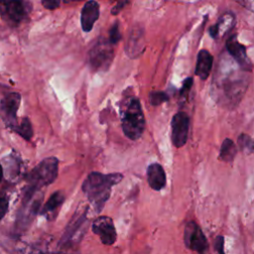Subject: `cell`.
<instances>
[{
  "mask_svg": "<svg viewBox=\"0 0 254 254\" xmlns=\"http://www.w3.org/2000/svg\"><path fill=\"white\" fill-rule=\"evenodd\" d=\"M149 100H150V103L154 106H157V105H160L162 104L163 102H166L169 100V96L166 92L164 91H160V90H156V91H152L150 92V95H149Z\"/></svg>",
  "mask_w": 254,
  "mask_h": 254,
  "instance_id": "21",
  "label": "cell"
},
{
  "mask_svg": "<svg viewBox=\"0 0 254 254\" xmlns=\"http://www.w3.org/2000/svg\"><path fill=\"white\" fill-rule=\"evenodd\" d=\"M13 131H15L21 137H23L25 140H28V141L33 137L32 124H31V121L29 120V118H27V117L23 118L21 123L17 124V126L15 127V129Z\"/></svg>",
  "mask_w": 254,
  "mask_h": 254,
  "instance_id": "19",
  "label": "cell"
},
{
  "mask_svg": "<svg viewBox=\"0 0 254 254\" xmlns=\"http://www.w3.org/2000/svg\"><path fill=\"white\" fill-rule=\"evenodd\" d=\"M184 242L187 248L195 251L198 254H204L208 248L205 235L194 221H189L186 224L184 230Z\"/></svg>",
  "mask_w": 254,
  "mask_h": 254,
  "instance_id": "7",
  "label": "cell"
},
{
  "mask_svg": "<svg viewBox=\"0 0 254 254\" xmlns=\"http://www.w3.org/2000/svg\"><path fill=\"white\" fill-rule=\"evenodd\" d=\"M121 127L127 138L138 140L145 129V117L139 99L134 95L124 97L120 106Z\"/></svg>",
  "mask_w": 254,
  "mask_h": 254,
  "instance_id": "3",
  "label": "cell"
},
{
  "mask_svg": "<svg viewBox=\"0 0 254 254\" xmlns=\"http://www.w3.org/2000/svg\"><path fill=\"white\" fill-rule=\"evenodd\" d=\"M59 160L49 157L40 162L26 177L28 188L26 190L37 192L41 188L51 185L58 177Z\"/></svg>",
  "mask_w": 254,
  "mask_h": 254,
  "instance_id": "4",
  "label": "cell"
},
{
  "mask_svg": "<svg viewBox=\"0 0 254 254\" xmlns=\"http://www.w3.org/2000/svg\"><path fill=\"white\" fill-rule=\"evenodd\" d=\"M114 52L108 40H98L88 53V64L95 70H107L113 61Z\"/></svg>",
  "mask_w": 254,
  "mask_h": 254,
  "instance_id": "6",
  "label": "cell"
},
{
  "mask_svg": "<svg viewBox=\"0 0 254 254\" xmlns=\"http://www.w3.org/2000/svg\"><path fill=\"white\" fill-rule=\"evenodd\" d=\"M192 77H187L184 82H183V86L180 90V98L181 99H186L188 96H189V93H190V90L192 86Z\"/></svg>",
  "mask_w": 254,
  "mask_h": 254,
  "instance_id": "23",
  "label": "cell"
},
{
  "mask_svg": "<svg viewBox=\"0 0 254 254\" xmlns=\"http://www.w3.org/2000/svg\"><path fill=\"white\" fill-rule=\"evenodd\" d=\"M147 180L154 190H161L166 186V174L163 167L158 163L149 165L147 169Z\"/></svg>",
  "mask_w": 254,
  "mask_h": 254,
  "instance_id": "16",
  "label": "cell"
},
{
  "mask_svg": "<svg viewBox=\"0 0 254 254\" xmlns=\"http://www.w3.org/2000/svg\"><path fill=\"white\" fill-rule=\"evenodd\" d=\"M237 153V148L235 143L231 140L226 138L220 147V152H219V159L224 161V162H232L233 159L235 158V155Z\"/></svg>",
  "mask_w": 254,
  "mask_h": 254,
  "instance_id": "18",
  "label": "cell"
},
{
  "mask_svg": "<svg viewBox=\"0 0 254 254\" xmlns=\"http://www.w3.org/2000/svg\"><path fill=\"white\" fill-rule=\"evenodd\" d=\"M64 201V194L62 190H58L54 192L50 196L48 201L44 204L41 210V214L44 215L48 220H54L57 217L59 210L63 205Z\"/></svg>",
  "mask_w": 254,
  "mask_h": 254,
  "instance_id": "15",
  "label": "cell"
},
{
  "mask_svg": "<svg viewBox=\"0 0 254 254\" xmlns=\"http://www.w3.org/2000/svg\"><path fill=\"white\" fill-rule=\"evenodd\" d=\"M8 209V198L5 195H0V220L4 217Z\"/></svg>",
  "mask_w": 254,
  "mask_h": 254,
  "instance_id": "25",
  "label": "cell"
},
{
  "mask_svg": "<svg viewBox=\"0 0 254 254\" xmlns=\"http://www.w3.org/2000/svg\"><path fill=\"white\" fill-rule=\"evenodd\" d=\"M31 5L24 1H0V15L9 24L21 23L29 14Z\"/></svg>",
  "mask_w": 254,
  "mask_h": 254,
  "instance_id": "8",
  "label": "cell"
},
{
  "mask_svg": "<svg viewBox=\"0 0 254 254\" xmlns=\"http://www.w3.org/2000/svg\"><path fill=\"white\" fill-rule=\"evenodd\" d=\"M219 66L220 70L213 76L212 89H215V93L224 104H237L247 89V76L244 72L236 70L232 64H227V67L221 64Z\"/></svg>",
  "mask_w": 254,
  "mask_h": 254,
  "instance_id": "1",
  "label": "cell"
},
{
  "mask_svg": "<svg viewBox=\"0 0 254 254\" xmlns=\"http://www.w3.org/2000/svg\"><path fill=\"white\" fill-rule=\"evenodd\" d=\"M235 25V15L232 12L224 13L216 22V24L212 25L208 33L211 38L219 39L223 37L226 33H228Z\"/></svg>",
  "mask_w": 254,
  "mask_h": 254,
  "instance_id": "14",
  "label": "cell"
},
{
  "mask_svg": "<svg viewBox=\"0 0 254 254\" xmlns=\"http://www.w3.org/2000/svg\"><path fill=\"white\" fill-rule=\"evenodd\" d=\"M21 102V95L17 92L6 94L0 103V117L5 125L12 130L17 126V111Z\"/></svg>",
  "mask_w": 254,
  "mask_h": 254,
  "instance_id": "9",
  "label": "cell"
},
{
  "mask_svg": "<svg viewBox=\"0 0 254 254\" xmlns=\"http://www.w3.org/2000/svg\"><path fill=\"white\" fill-rule=\"evenodd\" d=\"M87 211L88 207L82 211H76L73 214L60 240L59 245L62 248L72 247L79 243L88 223Z\"/></svg>",
  "mask_w": 254,
  "mask_h": 254,
  "instance_id": "5",
  "label": "cell"
},
{
  "mask_svg": "<svg viewBox=\"0 0 254 254\" xmlns=\"http://www.w3.org/2000/svg\"><path fill=\"white\" fill-rule=\"evenodd\" d=\"M60 1H56V0H44L42 1V5L46 8V9H50V10H54L56 8H58L60 6Z\"/></svg>",
  "mask_w": 254,
  "mask_h": 254,
  "instance_id": "26",
  "label": "cell"
},
{
  "mask_svg": "<svg viewBox=\"0 0 254 254\" xmlns=\"http://www.w3.org/2000/svg\"><path fill=\"white\" fill-rule=\"evenodd\" d=\"M91 230L104 245H112L116 241V229L112 218L109 216L101 215L95 218L91 224Z\"/></svg>",
  "mask_w": 254,
  "mask_h": 254,
  "instance_id": "11",
  "label": "cell"
},
{
  "mask_svg": "<svg viewBox=\"0 0 254 254\" xmlns=\"http://www.w3.org/2000/svg\"><path fill=\"white\" fill-rule=\"evenodd\" d=\"M99 17V4L96 1H87L80 12L81 29L88 33L92 30L94 23Z\"/></svg>",
  "mask_w": 254,
  "mask_h": 254,
  "instance_id": "13",
  "label": "cell"
},
{
  "mask_svg": "<svg viewBox=\"0 0 254 254\" xmlns=\"http://www.w3.org/2000/svg\"><path fill=\"white\" fill-rule=\"evenodd\" d=\"M226 50L228 54L232 57V59L236 62V64L244 71L252 70V63L247 56L246 48L238 42L236 35L231 36L226 41Z\"/></svg>",
  "mask_w": 254,
  "mask_h": 254,
  "instance_id": "12",
  "label": "cell"
},
{
  "mask_svg": "<svg viewBox=\"0 0 254 254\" xmlns=\"http://www.w3.org/2000/svg\"><path fill=\"white\" fill-rule=\"evenodd\" d=\"M120 39H121V35H120V31H119V22L115 21L109 30L108 42L113 46V45L117 44Z\"/></svg>",
  "mask_w": 254,
  "mask_h": 254,
  "instance_id": "22",
  "label": "cell"
},
{
  "mask_svg": "<svg viewBox=\"0 0 254 254\" xmlns=\"http://www.w3.org/2000/svg\"><path fill=\"white\" fill-rule=\"evenodd\" d=\"M172 142L177 148L183 147L188 140L190 131V116L180 111L173 116L172 119Z\"/></svg>",
  "mask_w": 254,
  "mask_h": 254,
  "instance_id": "10",
  "label": "cell"
},
{
  "mask_svg": "<svg viewBox=\"0 0 254 254\" xmlns=\"http://www.w3.org/2000/svg\"><path fill=\"white\" fill-rule=\"evenodd\" d=\"M127 4H128V1H118V2L116 3V5L112 7V9H111V14L117 15V14L122 10V8H123L125 5H127Z\"/></svg>",
  "mask_w": 254,
  "mask_h": 254,
  "instance_id": "27",
  "label": "cell"
},
{
  "mask_svg": "<svg viewBox=\"0 0 254 254\" xmlns=\"http://www.w3.org/2000/svg\"><path fill=\"white\" fill-rule=\"evenodd\" d=\"M213 64V57L207 50H200L197 54L196 64H195V75L201 80H205L211 71Z\"/></svg>",
  "mask_w": 254,
  "mask_h": 254,
  "instance_id": "17",
  "label": "cell"
},
{
  "mask_svg": "<svg viewBox=\"0 0 254 254\" xmlns=\"http://www.w3.org/2000/svg\"><path fill=\"white\" fill-rule=\"evenodd\" d=\"M237 142H238V146L240 147V149L246 153V154H251L253 152V141H252V138L247 135V134H241L238 139H237Z\"/></svg>",
  "mask_w": 254,
  "mask_h": 254,
  "instance_id": "20",
  "label": "cell"
},
{
  "mask_svg": "<svg viewBox=\"0 0 254 254\" xmlns=\"http://www.w3.org/2000/svg\"><path fill=\"white\" fill-rule=\"evenodd\" d=\"M123 179L122 174H102L99 172L90 173L82 183L81 190L93 206L94 210L99 213L108 200L112 187L119 184Z\"/></svg>",
  "mask_w": 254,
  "mask_h": 254,
  "instance_id": "2",
  "label": "cell"
},
{
  "mask_svg": "<svg viewBox=\"0 0 254 254\" xmlns=\"http://www.w3.org/2000/svg\"><path fill=\"white\" fill-rule=\"evenodd\" d=\"M213 247L217 252V254H225L224 253V237L222 235L216 236L213 243Z\"/></svg>",
  "mask_w": 254,
  "mask_h": 254,
  "instance_id": "24",
  "label": "cell"
},
{
  "mask_svg": "<svg viewBox=\"0 0 254 254\" xmlns=\"http://www.w3.org/2000/svg\"><path fill=\"white\" fill-rule=\"evenodd\" d=\"M3 167H2V165L0 164V182L2 181V179H3Z\"/></svg>",
  "mask_w": 254,
  "mask_h": 254,
  "instance_id": "28",
  "label": "cell"
}]
</instances>
